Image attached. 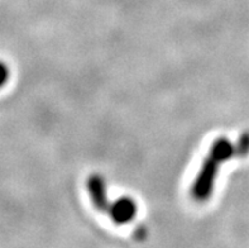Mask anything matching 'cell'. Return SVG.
Masks as SVG:
<instances>
[{
    "label": "cell",
    "instance_id": "obj_1",
    "mask_svg": "<svg viewBox=\"0 0 249 248\" xmlns=\"http://www.w3.org/2000/svg\"><path fill=\"white\" fill-rule=\"evenodd\" d=\"M249 154V132L243 133L237 142L220 137L210 146L200 171L191 185V196L195 201L209 200L215 189V181L221 165L234 157H246Z\"/></svg>",
    "mask_w": 249,
    "mask_h": 248
},
{
    "label": "cell",
    "instance_id": "obj_2",
    "mask_svg": "<svg viewBox=\"0 0 249 248\" xmlns=\"http://www.w3.org/2000/svg\"><path fill=\"white\" fill-rule=\"evenodd\" d=\"M137 214H138L137 201L132 196L123 195L115 200H111L107 215L118 226H126L136 219Z\"/></svg>",
    "mask_w": 249,
    "mask_h": 248
},
{
    "label": "cell",
    "instance_id": "obj_3",
    "mask_svg": "<svg viewBox=\"0 0 249 248\" xmlns=\"http://www.w3.org/2000/svg\"><path fill=\"white\" fill-rule=\"evenodd\" d=\"M86 189L95 209L107 215L111 200L107 196L104 179L100 175H91L86 181Z\"/></svg>",
    "mask_w": 249,
    "mask_h": 248
},
{
    "label": "cell",
    "instance_id": "obj_4",
    "mask_svg": "<svg viewBox=\"0 0 249 248\" xmlns=\"http://www.w3.org/2000/svg\"><path fill=\"white\" fill-rule=\"evenodd\" d=\"M10 80V69L4 61H0V89H3Z\"/></svg>",
    "mask_w": 249,
    "mask_h": 248
}]
</instances>
